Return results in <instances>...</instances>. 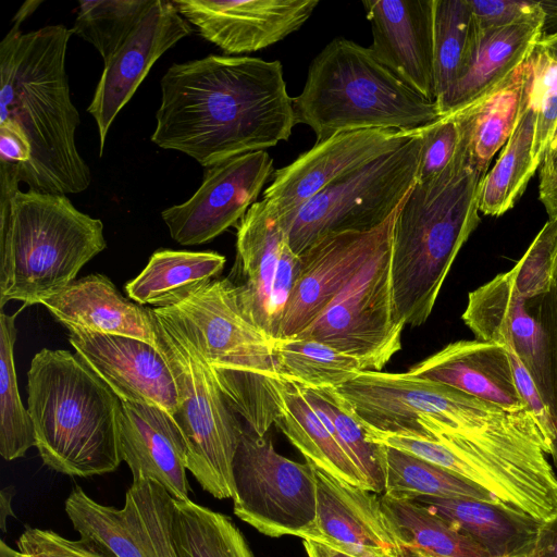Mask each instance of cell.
Returning <instances> with one entry per match:
<instances>
[{"mask_svg": "<svg viewBox=\"0 0 557 557\" xmlns=\"http://www.w3.org/2000/svg\"><path fill=\"white\" fill-rule=\"evenodd\" d=\"M151 141L209 168L287 140L296 125L280 61L210 54L172 64Z\"/></svg>", "mask_w": 557, "mask_h": 557, "instance_id": "1", "label": "cell"}, {"mask_svg": "<svg viewBox=\"0 0 557 557\" xmlns=\"http://www.w3.org/2000/svg\"><path fill=\"white\" fill-rule=\"evenodd\" d=\"M12 23L0 44V122H14L30 145V159L16 163L18 180L29 190L82 193L91 174L75 144L81 119L65 72L73 33L57 24L23 34Z\"/></svg>", "mask_w": 557, "mask_h": 557, "instance_id": "2", "label": "cell"}, {"mask_svg": "<svg viewBox=\"0 0 557 557\" xmlns=\"http://www.w3.org/2000/svg\"><path fill=\"white\" fill-rule=\"evenodd\" d=\"M486 172L474 168L466 143L437 177L416 182L397 209L392 238L395 322L420 326L430 317L460 249L480 223Z\"/></svg>", "mask_w": 557, "mask_h": 557, "instance_id": "3", "label": "cell"}, {"mask_svg": "<svg viewBox=\"0 0 557 557\" xmlns=\"http://www.w3.org/2000/svg\"><path fill=\"white\" fill-rule=\"evenodd\" d=\"M0 309L41 304L107 248L101 220L61 194L22 191L16 163L0 162Z\"/></svg>", "mask_w": 557, "mask_h": 557, "instance_id": "4", "label": "cell"}, {"mask_svg": "<svg viewBox=\"0 0 557 557\" xmlns=\"http://www.w3.org/2000/svg\"><path fill=\"white\" fill-rule=\"evenodd\" d=\"M27 387L36 448L47 467L79 478L117 469L120 398L76 352L39 350Z\"/></svg>", "mask_w": 557, "mask_h": 557, "instance_id": "5", "label": "cell"}, {"mask_svg": "<svg viewBox=\"0 0 557 557\" xmlns=\"http://www.w3.org/2000/svg\"><path fill=\"white\" fill-rule=\"evenodd\" d=\"M152 309L194 347L248 429L265 435L283 406L274 341L243 314L226 277Z\"/></svg>", "mask_w": 557, "mask_h": 557, "instance_id": "6", "label": "cell"}, {"mask_svg": "<svg viewBox=\"0 0 557 557\" xmlns=\"http://www.w3.org/2000/svg\"><path fill=\"white\" fill-rule=\"evenodd\" d=\"M293 108L296 124L309 126L315 144L358 129L413 131L441 117L436 103L400 81L370 47L342 37L312 60Z\"/></svg>", "mask_w": 557, "mask_h": 557, "instance_id": "7", "label": "cell"}, {"mask_svg": "<svg viewBox=\"0 0 557 557\" xmlns=\"http://www.w3.org/2000/svg\"><path fill=\"white\" fill-rule=\"evenodd\" d=\"M157 347L178 392L172 416L187 447V470L218 499L234 497L233 461L244 429L194 347L152 308Z\"/></svg>", "mask_w": 557, "mask_h": 557, "instance_id": "8", "label": "cell"}, {"mask_svg": "<svg viewBox=\"0 0 557 557\" xmlns=\"http://www.w3.org/2000/svg\"><path fill=\"white\" fill-rule=\"evenodd\" d=\"M335 389L364 429L382 434L410 435L420 420L466 434L498 428L509 417L493 403L408 372L361 371Z\"/></svg>", "mask_w": 557, "mask_h": 557, "instance_id": "9", "label": "cell"}, {"mask_svg": "<svg viewBox=\"0 0 557 557\" xmlns=\"http://www.w3.org/2000/svg\"><path fill=\"white\" fill-rule=\"evenodd\" d=\"M421 128L401 147L345 173L310 199L287 230L292 250L299 256L329 234L368 232L385 223L417 181Z\"/></svg>", "mask_w": 557, "mask_h": 557, "instance_id": "10", "label": "cell"}, {"mask_svg": "<svg viewBox=\"0 0 557 557\" xmlns=\"http://www.w3.org/2000/svg\"><path fill=\"white\" fill-rule=\"evenodd\" d=\"M233 511L260 533L306 537L317 518L314 466L281 455L268 434L243 432L233 461Z\"/></svg>", "mask_w": 557, "mask_h": 557, "instance_id": "11", "label": "cell"}, {"mask_svg": "<svg viewBox=\"0 0 557 557\" xmlns=\"http://www.w3.org/2000/svg\"><path fill=\"white\" fill-rule=\"evenodd\" d=\"M392 238L295 337L312 338L348 354L364 371H381L387 364L401 348L404 330L393 315Z\"/></svg>", "mask_w": 557, "mask_h": 557, "instance_id": "12", "label": "cell"}, {"mask_svg": "<svg viewBox=\"0 0 557 557\" xmlns=\"http://www.w3.org/2000/svg\"><path fill=\"white\" fill-rule=\"evenodd\" d=\"M65 512L79 540L104 557H177L175 498L157 482L133 481L121 509L96 502L76 485Z\"/></svg>", "mask_w": 557, "mask_h": 557, "instance_id": "13", "label": "cell"}, {"mask_svg": "<svg viewBox=\"0 0 557 557\" xmlns=\"http://www.w3.org/2000/svg\"><path fill=\"white\" fill-rule=\"evenodd\" d=\"M299 269L277 215L256 201L237 224L236 259L226 277L243 314L273 341Z\"/></svg>", "mask_w": 557, "mask_h": 557, "instance_id": "14", "label": "cell"}, {"mask_svg": "<svg viewBox=\"0 0 557 557\" xmlns=\"http://www.w3.org/2000/svg\"><path fill=\"white\" fill-rule=\"evenodd\" d=\"M272 164L269 153L261 150L207 168L188 200L161 212L171 237L183 246L202 245L237 224L273 175Z\"/></svg>", "mask_w": 557, "mask_h": 557, "instance_id": "15", "label": "cell"}, {"mask_svg": "<svg viewBox=\"0 0 557 557\" xmlns=\"http://www.w3.org/2000/svg\"><path fill=\"white\" fill-rule=\"evenodd\" d=\"M419 129H358L314 144L273 173V182L263 191L262 200L287 233L301 208L323 188L345 173L401 147Z\"/></svg>", "mask_w": 557, "mask_h": 557, "instance_id": "16", "label": "cell"}, {"mask_svg": "<svg viewBox=\"0 0 557 557\" xmlns=\"http://www.w3.org/2000/svg\"><path fill=\"white\" fill-rule=\"evenodd\" d=\"M397 209L385 223L372 231L329 234L299 255L298 274L277 339L297 336L320 317L392 238Z\"/></svg>", "mask_w": 557, "mask_h": 557, "instance_id": "17", "label": "cell"}, {"mask_svg": "<svg viewBox=\"0 0 557 557\" xmlns=\"http://www.w3.org/2000/svg\"><path fill=\"white\" fill-rule=\"evenodd\" d=\"M461 319L475 339L513 348L557 430V395L545 333L519 292L513 271L500 273L470 292Z\"/></svg>", "mask_w": 557, "mask_h": 557, "instance_id": "18", "label": "cell"}, {"mask_svg": "<svg viewBox=\"0 0 557 557\" xmlns=\"http://www.w3.org/2000/svg\"><path fill=\"white\" fill-rule=\"evenodd\" d=\"M191 33L189 23L173 1L153 0L135 29L103 63V71L87 108L99 135V154L104 150L110 126L157 60Z\"/></svg>", "mask_w": 557, "mask_h": 557, "instance_id": "19", "label": "cell"}, {"mask_svg": "<svg viewBox=\"0 0 557 557\" xmlns=\"http://www.w3.org/2000/svg\"><path fill=\"white\" fill-rule=\"evenodd\" d=\"M206 40L227 54L253 52L298 30L319 0H173Z\"/></svg>", "mask_w": 557, "mask_h": 557, "instance_id": "20", "label": "cell"}, {"mask_svg": "<svg viewBox=\"0 0 557 557\" xmlns=\"http://www.w3.org/2000/svg\"><path fill=\"white\" fill-rule=\"evenodd\" d=\"M69 341L121 400L152 405L171 416L176 412L177 386L157 346L134 337L85 331L71 332Z\"/></svg>", "mask_w": 557, "mask_h": 557, "instance_id": "21", "label": "cell"}, {"mask_svg": "<svg viewBox=\"0 0 557 557\" xmlns=\"http://www.w3.org/2000/svg\"><path fill=\"white\" fill-rule=\"evenodd\" d=\"M375 58L410 88L435 102L434 0H367Z\"/></svg>", "mask_w": 557, "mask_h": 557, "instance_id": "22", "label": "cell"}, {"mask_svg": "<svg viewBox=\"0 0 557 557\" xmlns=\"http://www.w3.org/2000/svg\"><path fill=\"white\" fill-rule=\"evenodd\" d=\"M318 502L312 531L320 541L355 557H400L376 493L339 481L314 467Z\"/></svg>", "mask_w": 557, "mask_h": 557, "instance_id": "23", "label": "cell"}, {"mask_svg": "<svg viewBox=\"0 0 557 557\" xmlns=\"http://www.w3.org/2000/svg\"><path fill=\"white\" fill-rule=\"evenodd\" d=\"M119 446L133 481L150 480L175 499L189 500L187 447L184 436L165 410L145 403L120 399Z\"/></svg>", "mask_w": 557, "mask_h": 557, "instance_id": "24", "label": "cell"}, {"mask_svg": "<svg viewBox=\"0 0 557 557\" xmlns=\"http://www.w3.org/2000/svg\"><path fill=\"white\" fill-rule=\"evenodd\" d=\"M407 372L454 387L508 411L530 410L517 387L510 357L502 344L475 338L453 342Z\"/></svg>", "mask_w": 557, "mask_h": 557, "instance_id": "25", "label": "cell"}, {"mask_svg": "<svg viewBox=\"0 0 557 557\" xmlns=\"http://www.w3.org/2000/svg\"><path fill=\"white\" fill-rule=\"evenodd\" d=\"M41 305L70 333L128 336L157 346L151 308L125 298L106 275L94 273L75 280Z\"/></svg>", "mask_w": 557, "mask_h": 557, "instance_id": "26", "label": "cell"}, {"mask_svg": "<svg viewBox=\"0 0 557 557\" xmlns=\"http://www.w3.org/2000/svg\"><path fill=\"white\" fill-rule=\"evenodd\" d=\"M474 23V22H473ZM544 13L512 24L479 29L458 78L438 108L441 116L457 112L499 85L532 52L543 35Z\"/></svg>", "mask_w": 557, "mask_h": 557, "instance_id": "27", "label": "cell"}, {"mask_svg": "<svg viewBox=\"0 0 557 557\" xmlns=\"http://www.w3.org/2000/svg\"><path fill=\"white\" fill-rule=\"evenodd\" d=\"M414 500L478 543L490 557H532L542 521L496 502L419 496Z\"/></svg>", "mask_w": 557, "mask_h": 557, "instance_id": "28", "label": "cell"}, {"mask_svg": "<svg viewBox=\"0 0 557 557\" xmlns=\"http://www.w3.org/2000/svg\"><path fill=\"white\" fill-rule=\"evenodd\" d=\"M533 78L531 54L499 85L468 107L454 112L471 164L486 172L495 153L517 127Z\"/></svg>", "mask_w": 557, "mask_h": 557, "instance_id": "29", "label": "cell"}, {"mask_svg": "<svg viewBox=\"0 0 557 557\" xmlns=\"http://www.w3.org/2000/svg\"><path fill=\"white\" fill-rule=\"evenodd\" d=\"M275 425L306 461L339 481L371 491L363 473L336 440L329 418L311 405L299 385L284 382L283 406Z\"/></svg>", "mask_w": 557, "mask_h": 557, "instance_id": "30", "label": "cell"}, {"mask_svg": "<svg viewBox=\"0 0 557 557\" xmlns=\"http://www.w3.org/2000/svg\"><path fill=\"white\" fill-rule=\"evenodd\" d=\"M226 259L215 251L160 249L125 285L137 304L162 308L177 304L198 287L219 278Z\"/></svg>", "mask_w": 557, "mask_h": 557, "instance_id": "31", "label": "cell"}, {"mask_svg": "<svg viewBox=\"0 0 557 557\" xmlns=\"http://www.w3.org/2000/svg\"><path fill=\"white\" fill-rule=\"evenodd\" d=\"M380 499L400 557H490L471 537L428 507L384 494Z\"/></svg>", "mask_w": 557, "mask_h": 557, "instance_id": "32", "label": "cell"}, {"mask_svg": "<svg viewBox=\"0 0 557 557\" xmlns=\"http://www.w3.org/2000/svg\"><path fill=\"white\" fill-rule=\"evenodd\" d=\"M532 86V84H531ZM537 113L531 88L517 127L503 148L495 165L486 173L479 194V211L499 216L521 197L539 168L533 159Z\"/></svg>", "mask_w": 557, "mask_h": 557, "instance_id": "33", "label": "cell"}, {"mask_svg": "<svg viewBox=\"0 0 557 557\" xmlns=\"http://www.w3.org/2000/svg\"><path fill=\"white\" fill-rule=\"evenodd\" d=\"M273 347L281 380L306 389L337 388L364 371L357 358L312 338L275 339Z\"/></svg>", "mask_w": 557, "mask_h": 557, "instance_id": "34", "label": "cell"}, {"mask_svg": "<svg viewBox=\"0 0 557 557\" xmlns=\"http://www.w3.org/2000/svg\"><path fill=\"white\" fill-rule=\"evenodd\" d=\"M383 453L386 496L400 499L430 496L495 502L485 490L426 460L385 445Z\"/></svg>", "mask_w": 557, "mask_h": 557, "instance_id": "35", "label": "cell"}, {"mask_svg": "<svg viewBox=\"0 0 557 557\" xmlns=\"http://www.w3.org/2000/svg\"><path fill=\"white\" fill-rule=\"evenodd\" d=\"M177 557H255L232 519L189 500L175 499Z\"/></svg>", "mask_w": 557, "mask_h": 557, "instance_id": "36", "label": "cell"}, {"mask_svg": "<svg viewBox=\"0 0 557 557\" xmlns=\"http://www.w3.org/2000/svg\"><path fill=\"white\" fill-rule=\"evenodd\" d=\"M22 309L11 315L1 310L0 315V454L8 461L36 447L33 422L20 396L14 361L15 319Z\"/></svg>", "mask_w": 557, "mask_h": 557, "instance_id": "37", "label": "cell"}, {"mask_svg": "<svg viewBox=\"0 0 557 557\" xmlns=\"http://www.w3.org/2000/svg\"><path fill=\"white\" fill-rule=\"evenodd\" d=\"M435 103L442 106L463 66L475 26L468 0H434Z\"/></svg>", "mask_w": 557, "mask_h": 557, "instance_id": "38", "label": "cell"}, {"mask_svg": "<svg viewBox=\"0 0 557 557\" xmlns=\"http://www.w3.org/2000/svg\"><path fill=\"white\" fill-rule=\"evenodd\" d=\"M302 389L311 405L329 418L336 440L363 473L371 491L384 492L383 445L368 437L351 406L335 388Z\"/></svg>", "mask_w": 557, "mask_h": 557, "instance_id": "39", "label": "cell"}, {"mask_svg": "<svg viewBox=\"0 0 557 557\" xmlns=\"http://www.w3.org/2000/svg\"><path fill=\"white\" fill-rule=\"evenodd\" d=\"M153 0L79 1L72 33L91 44L108 62L128 38Z\"/></svg>", "mask_w": 557, "mask_h": 557, "instance_id": "40", "label": "cell"}, {"mask_svg": "<svg viewBox=\"0 0 557 557\" xmlns=\"http://www.w3.org/2000/svg\"><path fill=\"white\" fill-rule=\"evenodd\" d=\"M531 100L537 113L533 159L540 166L557 124V32L541 36L531 52Z\"/></svg>", "mask_w": 557, "mask_h": 557, "instance_id": "41", "label": "cell"}, {"mask_svg": "<svg viewBox=\"0 0 557 557\" xmlns=\"http://www.w3.org/2000/svg\"><path fill=\"white\" fill-rule=\"evenodd\" d=\"M421 156L416 182L431 181L441 175L454 160L460 128L454 113L421 128Z\"/></svg>", "mask_w": 557, "mask_h": 557, "instance_id": "42", "label": "cell"}, {"mask_svg": "<svg viewBox=\"0 0 557 557\" xmlns=\"http://www.w3.org/2000/svg\"><path fill=\"white\" fill-rule=\"evenodd\" d=\"M28 557H104L82 540H69L52 530L27 527L16 541Z\"/></svg>", "mask_w": 557, "mask_h": 557, "instance_id": "43", "label": "cell"}, {"mask_svg": "<svg viewBox=\"0 0 557 557\" xmlns=\"http://www.w3.org/2000/svg\"><path fill=\"white\" fill-rule=\"evenodd\" d=\"M474 25L479 29L502 27L543 14L535 0H468Z\"/></svg>", "mask_w": 557, "mask_h": 557, "instance_id": "44", "label": "cell"}, {"mask_svg": "<svg viewBox=\"0 0 557 557\" xmlns=\"http://www.w3.org/2000/svg\"><path fill=\"white\" fill-rule=\"evenodd\" d=\"M528 305L545 333L557 395V274L552 288L542 296L528 299ZM550 457L557 468V444Z\"/></svg>", "mask_w": 557, "mask_h": 557, "instance_id": "45", "label": "cell"}, {"mask_svg": "<svg viewBox=\"0 0 557 557\" xmlns=\"http://www.w3.org/2000/svg\"><path fill=\"white\" fill-rule=\"evenodd\" d=\"M32 149L23 131L12 121L0 122V162L26 163Z\"/></svg>", "mask_w": 557, "mask_h": 557, "instance_id": "46", "label": "cell"}, {"mask_svg": "<svg viewBox=\"0 0 557 557\" xmlns=\"http://www.w3.org/2000/svg\"><path fill=\"white\" fill-rule=\"evenodd\" d=\"M532 557H557V513L542 521Z\"/></svg>", "mask_w": 557, "mask_h": 557, "instance_id": "47", "label": "cell"}, {"mask_svg": "<svg viewBox=\"0 0 557 557\" xmlns=\"http://www.w3.org/2000/svg\"><path fill=\"white\" fill-rule=\"evenodd\" d=\"M557 182V124L546 148L540 171L539 190Z\"/></svg>", "mask_w": 557, "mask_h": 557, "instance_id": "48", "label": "cell"}, {"mask_svg": "<svg viewBox=\"0 0 557 557\" xmlns=\"http://www.w3.org/2000/svg\"><path fill=\"white\" fill-rule=\"evenodd\" d=\"M302 543L308 557H355L320 541L302 539Z\"/></svg>", "mask_w": 557, "mask_h": 557, "instance_id": "49", "label": "cell"}, {"mask_svg": "<svg viewBox=\"0 0 557 557\" xmlns=\"http://www.w3.org/2000/svg\"><path fill=\"white\" fill-rule=\"evenodd\" d=\"M544 12L543 34L557 32V0H539Z\"/></svg>", "mask_w": 557, "mask_h": 557, "instance_id": "50", "label": "cell"}, {"mask_svg": "<svg viewBox=\"0 0 557 557\" xmlns=\"http://www.w3.org/2000/svg\"><path fill=\"white\" fill-rule=\"evenodd\" d=\"M539 195L548 218L557 220V182L544 189H540Z\"/></svg>", "mask_w": 557, "mask_h": 557, "instance_id": "51", "label": "cell"}, {"mask_svg": "<svg viewBox=\"0 0 557 557\" xmlns=\"http://www.w3.org/2000/svg\"><path fill=\"white\" fill-rule=\"evenodd\" d=\"M14 493L15 491L12 486L4 487L0 493V527L2 532L7 530V519L9 517H15L11 506Z\"/></svg>", "mask_w": 557, "mask_h": 557, "instance_id": "52", "label": "cell"}, {"mask_svg": "<svg viewBox=\"0 0 557 557\" xmlns=\"http://www.w3.org/2000/svg\"><path fill=\"white\" fill-rule=\"evenodd\" d=\"M22 554L10 547L3 540L0 543V557H21Z\"/></svg>", "mask_w": 557, "mask_h": 557, "instance_id": "53", "label": "cell"}, {"mask_svg": "<svg viewBox=\"0 0 557 557\" xmlns=\"http://www.w3.org/2000/svg\"><path fill=\"white\" fill-rule=\"evenodd\" d=\"M21 557H28V556H25V555H23V554H22V556H21Z\"/></svg>", "mask_w": 557, "mask_h": 557, "instance_id": "54", "label": "cell"}]
</instances>
